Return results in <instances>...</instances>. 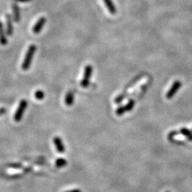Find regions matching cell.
I'll list each match as a JSON object with an SVG mask.
<instances>
[{
  "mask_svg": "<svg viewBox=\"0 0 192 192\" xmlns=\"http://www.w3.org/2000/svg\"><path fill=\"white\" fill-rule=\"evenodd\" d=\"M36 51H37V46L34 44H31L29 47L22 65V69L23 71H27L30 68L31 61H32L33 55L35 54Z\"/></svg>",
  "mask_w": 192,
  "mask_h": 192,
  "instance_id": "obj_1",
  "label": "cell"
},
{
  "mask_svg": "<svg viewBox=\"0 0 192 192\" xmlns=\"http://www.w3.org/2000/svg\"><path fill=\"white\" fill-rule=\"evenodd\" d=\"M27 105H28V103L26 100H22L20 101L19 104V106L16 109V110L15 112V114L14 115V121L16 122H20L22 120L23 115H24V112L26 110Z\"/></svg>",
  "mask_w": 192,
  "mask_h": 192,
  "instance_id": "obj_2",
  "label": "cell"
},
{
  "mask_svg": "<svg viewBox=\"0 0 192 192\" xmlns=\"http://www.w3.org/2000/svg\"><path fill=\"white\" fill-rule=\"evenodd\" d=\"M93 73V67L90 65L86 66L85 70H84V75L83 78L82 79V81L81 83V85L82 87L87 88L89 86L90 83V79Z\"/></svg>",
  "mask_w": 192,
  "mask_h": 192,
  "instance_id": "obj_3",
  "label": "cell"
},
{
  "mask_svg": "<svg viewBox=\"0 0 192 192\" xmlns=\"http://www.w3.org/2000/svg\"><path fill=\"white\" fill-rule=\"evenodd\" d=\"M181 83L179 81H176L174 82V83L172 84V87L170 88V89L169 90V91L166 93V98L167 99H172L175 94L176 93L179 88H181Z\"/></svg>",
  "mask_w": 192,
  "mask_h": 192,
  "instance_id": "obj_4",
  "label": "cell"
},
{
  "mask_svg": "<svg viewBox=\"0 0 192 192\" xmlns=\"http://www.w3.org/2000/svg\"><path fill=\"white\" fill-rule=\"evenodd\" d=\"M46 19L44 17V16H42V17L40 18L37 21V22L36 23V24L34 25V26H33V29H32L33 33H34L37 34V33H39V32H41L44 26L46 24Z\"/></svg>",
  "mask_w": 192,
  "mask_h": 192,
  "instance_id": "obj_5",
  "label": "cell"
},
{
  "mask_svg": "<svg viewBox=\"0 0 192 192\" xmlns=\"http://www.w3.org/2000/svg\"><path fill=\"white\" fill-rule=\"evenodd\" d=\"M54 143L56 150L59 153H63L65 152V146L61 139L59 137H55L54 138Z\"/></svg>",
  "mask_w": 192,
  "mask_h": 192,
  "instance_id": "obj_6",
  "label": "cell"
},
{
  "mask_svg": "<svg viewBox=\"0 0 192 192\" xmlns=\"http://www.w3.org/2000/svg\"><path fill=\"white\" fill-rule=\"evenodd\" d=\"M8 43L7 38L5 33V29L2 22H0V44L2 46L7 45Z\"/></svg>",
  "mask_w": 192,
  "mask_h": 192,
  "instance_id": "obj_7",
  "label": "cell"
},
{
  "mask_svg": "<svg viewBox=\"0 0 192 192\" xmlns=\"http://www.w3.org/2000/svg\"><path fill=\"white\" fill-rule=\"evenodd\" d=\"M74 101V94L73 91H69L67 93L66 98H65V103L67 106H71L73 104Z\"/></svg>",
  "mask_w": 192,
  "mask_h": 192,
  "instance_id": "obj_8",
  "label": "cell"
},
{
  "mask_svg": "<svg viewBox=\"0 0 192 192\" xmlns=\"http://www.w3.org/2000/svg\"><path fill=\"white\" fill-rule=\"evenodd\" d=\"M6 21H7V33L9 36L13 34V25L12 22V18L9 15L6 16Z\"/></svg>",
  "mask_w": 192,
  "mask_h": 192,
  "instance_id": "obj_9",
  "label": "cell"
},
{
  "mask_svg": "<svg viewBox=\"0 0 192 192\" xmlns=\"http://www.w3.org/2000/svg\"><path fill=\"white\" fill-rule=\"evenodd\" d=\"M107 9H108L109 12L112 14H115L116 13V8L114 5V4L112 2V0H103Z\"/></svg>",
  "mask_w": 192,
  "mask_h": 192,
  "instance_id": "obj_10",
  "label": "cell"
},
{
  "mask_svg": "<svg viewBox=\"0 0 192 192\" xmlns=\"http://www.w3.org/2000/svg\"><path fill=\"white\" fill-rule=\"evenodd\" d=\"M12 9H13V13H14V19L15 22H19L20 21L21 16H20V12H19V8L18 5L16 4H13L12 5Z\"/></svg>",
  "mask_w": 192,
  "mask_h": 192,
  "instance_id": "obj_11",
  "label": "cell"
},
{
  "mask_svg": "<svg viewBox=\"0 0 192 192\" xmlns=\"http://www.w3.org/2000/svg\"><path fill=\"white\" fill-rule=\"evenodd\" d=\"M55 164L58 168L64 167V166L67 165V161L64 158H58L55 162Z\"/></svg>",
  "mask_w": 192,
  "mask_h": 192,
  "instance_id": "obj_12",
  "label": "cell"
},
{
  "mask_svg": "<svg viewBox=\"0 0 192 192\" xmlns=\"http://www.w3.org/2000/svg\"><path fill=\"white\" fill-rule=\"evenodd\" d=\"M181 133L183 134L186 138H187L189 139V140H192V133L191 132V131H189V130H187V128H181L180 130Z\"/></svg>",
  "mask_w": 192,
  "mask_h": 192,
  "instance_id": "obj_13",
  "label": "cell"
},
{
  "mask_svg": "<svg viewBox=\"0 0 192 192\" xmlns=\"http://www.w3.org/2000/svg\"><path fill=\"white\" fill-rule=\"evenodd\" d=\"M134 106V100L131 99V100H129V102L124 105V108H125L126 110V112H128V111L132 110Z\"/></svg>",
  "mask_w": 192,
  "mask_h": 192,
  "instance_id": "obj_14",
  "label": "cell"
},
{
  "mask_svg": "<svg viewBox=\"0 0 192 192\" xmlns=\"http://www.w3.org/2000/svg\"><path fill=\"white\" fill-rule=\"evenodd\" d=\"M44 93L41 90H38L35 92V98L39 100H41L44 98Z\"/></svg>",
  "mask_w": 192,
  "mask_h": 192,
  "instance_id": "obj_15",
  "label": "cell"
},
{
  "mask_svg": "<svg viewBox=\"0 0 192 192\" xmlns=\"http://www.w3.org/2000/svg\"><path fill=\"white\" fill-rule=\"evenodd\" d=\"M125 113H127V112L125 108H124V106L119 107L117 110H116V114H117V115L118 116H121Z\"/></svg>",
  "mask_w": 192,
  "mask_h": 192,
  "instance_id": "obj_16",
  "label": "cell"
},
{
  "mask_svg": "<svg viewBox=\"0 0 192 192\" xmlns=\"http://www.w3.org/2000/svg\"><path fill=\"white\" fill-rule=\"evenodd\" d=\"M124 94H122V95H120V96H117V98H115L116 103H119L121 102V101L124 99Z\"/></svg>",
  "mask_w": 192,
  "mask_h": 192,
  "instance_id": "obj_17",
  "label": "cell"
},
{
  "mask_svg": "<svg viewBox=\"0 0 192 192\" xmlns=\"http://www.w3.org/2000/svg\"><path fill=\"white\" fill-rule=\"evenodd\" d=\"M175 134H176V132H170L169 134V136H168V139L169 140H172V138H174V137L175 136Z\"/></svg>",
  "mask_w": 192,
  "mask_h": 192,
  "instance_id": "obj_18",
  "label": "cell"
},
{
  "mask_svg": "<svg viewBox=\"0 0 192 192\" xmlns=\"http://www.w3.org/2000/svg\"><path fill=\"white\" fill-rule=\"evenodd\" d=\"M16 2H31V0H15Z\"/></svg>",
  "mask_w": 192,
  "mask_h": 192,
  "instance_id": "obj_19",
  "label": "cell"
},
{
  "mask_svg": "<svg viewBox=\"0 0 192 192\" xmlns=\"http://www.w3.org/2000/svg\"><path fill=\"white\" fill-rule=\"evenodd\" d=\"M66 192H81V191L79 189H73V190H70V191H68Z\"/></svg>",
  "mask_w": 192,
  "mask_h": 192,
  "instance_id": "obj_20",
  "label": "cell"
},
{
  "mask_svg": "<svg viewBox=\"0 0 192 192\" xmlns=\"http://www.w3.org/2000/svg\"><path fill=\"white\" fill-rule=\"evenodd\" d=\"M166 192H169V191H166Z\"/></svg>",
  "mask_w": 192,
  "mask_h": 192,
  "instance_id": "obj_21",
  "label": "cell"
}]
</instances>
